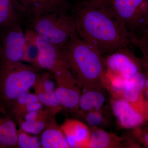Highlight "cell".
Masks as SVG:
<instances>
[{"instance_id":"6da1fadb","label":"cell","mask_w":148,"mask_h":148,"mask_svg":"<svg viewBox=\"0 0 148 148\" xmlns=\"http://www.w3.org/2000/svg\"><path fill=\"white\" fill-rule=\"evenodd\" d=\"M77 34L104 56L132 45L131 36L101 5L86 1L74 8Z\"/></svg>"},{"instance_id":"7a4b0ae2","label":"cell","mask_w":148,"mask_h":148,"mask_svg":"<svg viewBox=\"0 0 148 148\" xmlns=\"http://www.w3.org/2000/svg\"><path fill=\"white\" fill-rule=\"evenodd\" d=\"M66 65L82 90L103 86L106 74L105 56L77 33L62 48Z\"/></svg>"},{"instance_id":"3957f363","label":"cell","mask_w":148,"mask_h":148,"mask_svg":"<svg viewBox=\"0 0 148 148\" xmlns=\"http://www.w3.org/2000/svg\"><path fill=\"white\" fill-rule=\"evenodd\" d=\"M39 70L21 62L0 60V106L8 110L18 97L33 87Z\"/></svg>"},{"instance_id":"277c9868","label":"cell","mask_w":148,"mask_h":148,"mask_svg":"<svg viewBox=\"0 0 148 148\" xmlns=\"http://www.w3.org/2000/svg\"><path fill=\"white\" fill-rule=\"evenodd\" d=\"M29 28L49 42L63 48L76 33L72 14L68 12H53L31 16Z\"/></svg>"},{"instance_id":"5b68a950","label":"cell","mask_w":148,"mask_h":148,"mask_svg":"<svg viewBox=\"0 0 148 148\" xmlns=\"http://www.w3.org/2000/svg\"><path fill=\"white\" fill-rule=\"evenodd\" d=\"M99 5L129 33L132 41L143 36L148 17V0H106Z\"/></svg>"},{"instance_id":"8992f818","label":"cell","mask_w":148,"mask_h":148,"mask_svg":"<svg viewBox=\"0 0 148 148\" xmlns=\"http://www.w3.org/2000/svg\"><path fill=\"white\" fill-rule=\"evenodd\" d=\"M106 74L130 79L143 71L142 58L129 47L121 48L105 56Z\"/></svg>"},{"instance_id":"52a82bcc","label":"cell","mask_w":148,"mask_h":148,"mask_svg":"<svg viewBox=\"0 0 148 148\" xmlns=\"http://www.w3.org/2000/svg\"><path fill=\"white\" fill-rule=\"evenodd\" d=\"M21 23L0 30V60L11 62L23 61L25 32Z\"/></svg>"},{"instance_id":"ba28073f","label":"cell","mask_w":148,"mask_h":148,"mask_svg":"<svg viewBox=\"0 0 148 148\" xmlns=\"http://www.w3.org/2000/svg\"><path fill=\"white\" fill-rule=\"evenodd\" d=\"M53 76L57 84L55 94L58 103L63 108L75 113L82 88L68 68Z\"/></svg>"},{"instance_id":"9c48e42d","label":"cell","mask_w":148,"mask_h":148,"mask_svg":"<svg viewBox=\"0 0 148 148\" xmlns=\"http://www.w3.org/2000/svg\"><path fill=\"white\" fill-rule=\"evenodd\" d=\"M110 101L112 112L120 127L132 130L146 122L143 114L124 99L111 97Z\"/></svg>"},{"instance_id":"30bf717a","label":"cell","mask_w":148,"mask_h":148,"mask_svg":"<svg viewBox=\"0 0 148 148\" xmlns=\"http://www.w3.org/2000/svg\"><path fill=\"white\" fill-rule=\"evenodd\" d=\"M91 135L88 148H138V145L130 135L119 137L103 128L90 127Z\"/></svg>"},{"instance_id":"8fae6325","label":"cell","mask_w":148,"mask_h":148,"mask_svg":"<svg viewBox=\"0 0 148 148\" xmlns=\"http://www.w3.org/2000/svg\"><path fill=\"white\" fill-rule=\"evenodd\" d=\"M70 148H88L91 135L87 124L73 119H69L61 126Z\"/></svg>"},{"instance_id":"7c38bea8","label":"cell","mask_w":148,"mask_h":148,"mask_svg":"<svg viewBox=\"0 0 148 148\" xmlns=\"http://www.w3.org/2000/svg\"><path fill=\"white\" fill-rule=\"evenodd\" d=\"M29 18L32 16L53 12H68L70 0H18Z\"/></svg>"},{"instance_id":"4fadbf2b","label":"cell","mask_w":148,"mask_h":148,"mask_svg":"<svg viewBox=\"0 0 148 148\" xmlns=\"http://www.w3.org/2000/svg\"><path fill=\"white\" fill-rule=\"evenodd\" d=\"M108 91L103 86L82 90L76 114L87 112L107 108Z\"/></svg>"},{"instance_id":"5bb4252c","label":"cell","mask_w":148,"mask_h":148,"mask_svg":"<svg viewBox=\"0 0 148 148\" xmlns=\"http://www.w3.org/2000/svg\"><path fill=\"white\" fill-rule=\"evenodd\" d=\"M29 18L18 0H0V30L15 23L24 24Z\"/></svg>"},{"instance_id":"9a60e30c","label":"cell","mask_w":148,"mask_h":148,"mask_svg":"<svg viewBox=\"0 0 148 148\" xmlns=\"http://www.w3.org/2000/svg\"><path fill=\"white\" fill-rule=\"evenodd\" d=\"M18 130L8 109L0 106V144L4 148L18 147Z\"/></svg>"},{"instance_id":"2e32d148","label":"cell","mask_w":148,"mask_h":148,"mask_svg":"<svg viewBox=\"0 0 148 148\" xmlns=\"http://www.w3.org/2000/svg\"><path fill=\"white\" fill-rule=\"evenodd\" d=\"M40 143L44 148H70L55 116L50 120L43 131Z\"/></svg>"},{"instance_id":"e0dca14e","label":"cell","mask_w":148,"mask_h":148,"mask_svg":"<svg viewBox=\"0 0 148 148\" xmlns=\"http://www.w3.org/2000/svg\"><path fill=\"white\" fill-rule=\"evenodd\" d=\"M38 101L39 100L36 94L27 91L18 97L8 110L18 124L24 120L25 115L29 112V105Z\"/></svg>"},{"instance_id":"ac0fdd59","label":"cell","mask_w":148,"mask_h":148,"mask_svg":"<svg viewBox=\"0 0 148 148\" xmlns=\"http://www.w3.org/2000/svg\"><path fill=\"white\" fill-rule=\"evenodd\" d=\"M25 34L22 61L31 64L38 68L39 49L36 40V33L31 28H28L25 31Z\"/></svg>"},{"instance_id":"d6986e66","label":"cell","mask_w":148,"mask_h":148,"mask_svg":"<svg viewBox=\"0 0 148 148\" xmlns=\"http://www.w3.org/2000/svg\"><path fill=\"white\" fill-rule=\"evenodd\" d=\"M107 108L78 114L90 127L102 128L110 123V116Z\"/></svg>"},{"instance_id":"ffe728a7","label":"cell","mask_w":148,"mask_h":148,"mask_svg":"<svg viewBox=\"0 0 148 148\" xmlns=\"http://www.w3.org/2000/svg\"><path fill=\"white\" fill-rule=\"evenodd\" d=\"M17 144L21 148H40L41 147L40 140L36 136H32L29 133L20 129L18 130Z\"/></svg>"},{"instance_id":"44dd1931","label":"cell","mask_w":148,"mask_h":148,"mask_svg":"<svg viewBox=\"0 0 148 148\" xmlns=\"http://www.w3.org/2000/svg\"><path fill=\"white\" fill-rule=\"evenodd\" d=\"M49 121L36 120L29 121H23L18 125L19 128L24 132L29 134L38 135L42 132L45 129Z\"/></svg>"},{"instance_id":"7402d4cb","label":"cell","mask_w":148,"mask_h":148,"mask_svg":"<svg viewBox=\"0 0 148 148\" xmlns=\"http://www.w3.org/2000/svg\"><path fill=\"white\" fill-rule=\"evenodd\" d=\"M130 134L142 147L148 148V123L133 128Z\"/></svg>"},{"instance_id":"603a6c76","label":"cell","mask_w":148,"mask_h":148,"mask_svg":"<svg viewBox=\"0 0 148 148\" xmlns=\"http://www.w3.org/2000/svg\"><path fill=\"white\" fill-rule=\"evenodd\" d=\"M133 45L139 48L143 54V56L148 62V38L141 37L133 40Z\"/></svg>"},{"instance_id":"cb8c5ba5","label":"cell","mask_w":148,"mask_h":148,"mask_svg":"<svg viewBox=\"0 0 148 148\" xmlns=\"http://www.w3.org/2000/svg\"><path fill=\"white\" fill-rule=\"evenodd\" d=\"M141 58L143 62V72L145 77L143 95L145 100L148 105V62L143 56Z\"/></svg>"},{"instance_id":"d4e9b609","label":"cell","mask_w":148,"mask_h":148,"mask_svg":"<svg viewBox=\"0 0 148 148\" xmlns=\"http://www.w3.org/2000/svg\"><path fill=\"white\" fill-rule=\"evenodd\" d=\"M141 37H146V38H148V17L147 19V22H146L145 27L144 34H143V36L140 37V38H141Z\"/></svg>"},{"instance_id":"484cf974","label":"cell","mask_w":148,"mask_h":148,"mask_svg":"<svg viewBox=\"0 0 148 148\" xmlns=\"http://www.w3.org/2000/svg\"><path fill=\"white\" fill-rule=\"evenodd\" d=\"M86 1L98 5L101 4V3L104 2L106 0H86Z\"/></svg>"},{"instance_id":"4316f807","label":"cell","mask_w":148,"mask_h":148,"mask_svg":"<svg viewBox=\"0 0 148 148\" xmlns=\"http://www.w3.org/2000/svg\"><path fill=\"white\" fill-rule=\"evenodd\" d=\"M0 148H4V147L2 145H1V144H0Z\"/></svg>"},{"instance_id":"83f0119b","label":"cell","mask_w":148,"mask_h":148,"mask_svg":"<svg viewBox=\"0 0 148 148\" xmlns=\"http://www.w3.org/2000/svg\"><path fill=\"white\" fill-rule=\"evenodd\" d=\"M146 123H148V119L147 121L146 122Z\"/></svg>"},{"instance_id":"f1b7e54d","label":"cell","mask_w":148,"mask_h":148,"mask_svg":"<svg viewBox=\"0 0 148 148\" xmlns=\"http://www.w3.org/2000/svg\"></svg>"}]
</instances>
